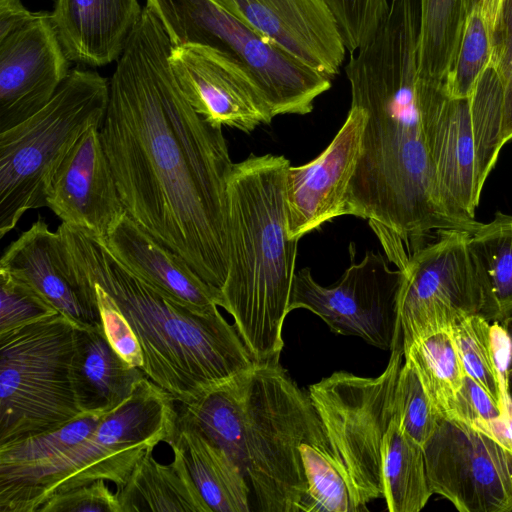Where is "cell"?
Returning <instances> with one entry per match:
<instances>
[{"label":"cell","instance_id":"6da1fadb","mask_svg":"<svg viewBox=\"0 0 512 512\" xmlns=\"http://www.w3.org/2000/svg\"><path fill=\"white\" fill-rule=\"evenodd\" d=\"M171 48L145 6L109 81L101 141L127 214L220 289L229 268L234 163L222 128L198 114L179 88Z\"/></svg>","mask_w":512,"mask_h":512},{"label":"cell","instance_id":"7a4b0ae2","mask_svg":"<svg viewBox=\"0 0 512 512\" xmlns=\"http://www.w3.org/2000/svg\"><path fill=\"white\" fill-rule=\"evenodd\" d=\"M419 32V0H389L378 28L345 65L351 106L363 111L365 126L343 213L368 220L408 258L443 232H472L437 186L428 127L445 86L419 76Z\"/></svg>","mask_w":512,"mask_h":512},{"label":"cell","instance_id":"3957f363","mask_svg":"<svg viewBox=\"0 0 512 512\" xmlns=\"http://www.w3.org/2000/svg\"><path fill=\"white\" fill-rule=\"evenodd\" d=\"M57 232L75 286L97 284L112 297L138 338L141 370L177 402H194L255 364L218 307L200 314L175 302L131 272L88 229L62 223Z\"/></svg>","mask_w":512,"mask_h":512},{"label":"cell","instance_id":"277c9868","mask_svg":"<svg viewBox=\"0 0 512 512\" xmlns=\"http://www.w3.org/2000/svg\"><path fill=\"white\" fill-rule=\"evenodd\" d=\"M177 410L233 459L257 510L301 511L307 483L300 446L324 434L308 393L279 360L255 362Z\"/></svg>","mask_w":512,"mask_h":512},{"label":"cell","instance_id":"5b68a950","mask_svg":"<svg viewBox=\"0 0 512 512\" xmlns=\"http://www.w3.org/2000/svg\"><path fill=\"white\" fill-rule=\"evenodd\" d=\"M283 155L251 154L228 183L229 268L220 304L256 362L279 360L298 241L288 237Z\"/></svg>","mask_w":512,"mask_h":512},{"label":"cell","instance_id":"8992f818","mask_svg":"<svg viewBox=\"0 0 512 512\" xmlns=\"http://www.w3.org/2000/svg\"><path fill=\"white\" fill-rule=\"evenodd\" d=\"M175 402L144 377L82 442L48 460L0 466V512H37L54 494L99 479L122 487L144 454L174 438Z\"/></svg>","mask_w":512,"mask_h":512},{"label":"cell","instance_id":"52a82bcc","mask_svg":"<svg viewBox=\"0 0 512 512\" xmlns=\"http://www.w3.org/2000/svg\"><path fill=\"white\" fill-rule=\"evenodd\" d=\"M108 100L109 81L76 67L43 108L0 132V238L46 206L59 165L88 129L101 127Z\"/></svg>","mask_w":512,"mask_h":512},{"label":"cell","instance_id":"ba28073f","mask_svg":"<svg viewBox=\"0 0 512 512\" xmlns=\"http://www.w3.org/2000/svg\"><path fill=\"white\" fill-rule=\"evenodd\" d=\"M79 328L58 313L0 333V445L87 414L74 382Z\"/></svg>","mask_w":512,"mask_h":512},{"label":"cell","instance_id":"9c48e42d","mask_svg":"<svg viewBox=\"0 0 512 512\" xmlns=\"http://www.w3.org/2000/svg\"><path fill=\"white\" fill-rule=\"evenodd\" d=\"M377 377L337 371L309 387L331 458L344 474L360 512L384 498L383 443L395 416V389L404 357L402 336Z\"/></svg>","mask_w":512,"mask_h":512},{"label":"cell","instance_id":"30bf717a","mask_svg":"<svg viewBox=\"0 0 512 512\" xmlns=\"http://www.w3.org/2000/svg\"><path fill=\"white\" fill-rule=\"evenodd\" d=\"M172 46L194 43L217 48L254 77L273 117L306 115L331 88L332 79L266 40L212 0H146Z\"/></svg>","mask_w":512,"mask_h":512},{"label":"cell","instance_id":"8fae6325","mask_svg":"<svg viewBox=\"0 0 512 512\" xmlns=\"http://www.w3.org/2000/svg\"><path fill=\"white\" fill-rule=\"evenodd\" d=\"M503 92L490 63L468 98L446 91L431 114L428 144L439 193L447 209L474 230L483 185L503 147Z\"/></svg>","mask_w":512,"mask_h":512},{"label":"cell","instance_id":"7c38bea8","mask_svg":"<svg viewBox=\"0 0 512 512\" xmlns=\"http://www.w3.org/2000/svg\"><path fill=\"white\" fill-rule=\"evenodd\" d=\"M423 452L433 494L460 512H511L512 429L439 417Z\"/></svg>","mask_w":512,"mask_h":512},{"label":"cell","instance_id":"4fadbf2b","mask_svg":"<svg viewBox=\"0 0 512 512\" xmlns=\"http://www.w3.org/2000/svg\"><path fill=\"white\" fill-rule=\"evenodd\" d=\"M401 271L391 269L383 255L366 252L351 261L332 286L316 282L310 268L295 273L289 312L304 308L319 316L336 334L356 336L391 350L401 335L398 297Z\"/></svg>","mask_w":512,"mask_h":512},{"label":"cell","instance_id":"5bb4252c","mask_svg":"<svg viewBox=\"0 0 512 512\" xmlns=\"http://www.w3.org/2000/svg\"><path fill=\"white\" fill-rule=\"evenodd\" d=\"M470 232L450 230L414 252L399 269L403 349L420 335L480 314L482 294L468 251Z\"/></svg>","mask_w":512,"mask_h":512},{"label":"cell","instance_id":"9a60e30c","mask_svg":"<svg viewBox=\"0 0 512 512\" xmlns=\"http://www.w3.org/2000/svg\"><path fill=\"white\" fill-rule=\"evenodd\" d=\"M169 64L179 88L194 110L216 127L252 132L274 118L249 70L211 46H172Z\"/></svg>","mask_w":512,"mask_h":512},{"label":"cell","instance_id":"2e32d148","mask_svg":"<svg viewBox=\"0 0 512 512\" xmlns=\"http://www.w3.org/2000/svg\"><path fill=\"white\" fill-rule=\"evenodd\" d=\"M69 61L50 12H37L0 39V132L53 98L70 72Z\"/></svg>","mask_w":512,"mask_h":512},{"label":"cell","instance_id":"e0dca14e","mask_svg":"<svg viewBox=\"0 0 512 512\" xmlns=\"http://www.w3.org/2000/svg\"><path fill=\"white\" fill-rule=\"evenodd\" d=\"M308 67L333 79L347 49L324 0H212Z\"/></svg>","mask_w":512,"mask_h":512},{"label":"cell","instance_id":"ac0fdd59","mask_svg":"<svg viewBox=\"0 0 512 512\" xmlns=\"http://www.w3.org/2000/svg\"><path fill=\"white\" fill-rule=\"evenodd\" d=\"M365 115L350 106L330 144L312 161L289 166L285 176L288 237L300 240L344 215L348 185L360 155Z\"/></svg>","mask_w":512,"mask_h":512},{"label":"cell","instance_id":"d6986e66","mask_svg":"<svg viewBox=\"0 0 512 512\" xmlns=\"http://www.w3.org/2000/svg\"><path fill=\"white\" fill-rule=\"evenodd\" d=\"M46 206L62 223L88 229L103 239L126 213L100 126L88 129L67 153L50 184Z\"/></svg>","mask_w":512,"mask_h":512},{"label":"cell","instance_id":"ffe728a7","mask_svg":"<svg viewBox=\"0 0 512 512\" xmlns=\"http://www.w3.org/2000/svg\"><path fill=\"white\" fill-rule=\"evenodd\" d=\"M131 272L165 296L200 314L220 304V289L204 281L179 254L162 244L127 212L104 239Z\"/></svg>","mask_w":512,"mask_h":512},{"label":"cell","instance_id":"44dd1931","mask_svg":"<svg viewBox=\"0 0 512 512\" xmlns=\"http://www.w3.org/2000/svg\"><path fill=\"white\" fill-rule=\"evenodd\" d=\"M142 13L138 0H55L50 15L70 61L101 67L121 57Z\"/></svg>","mask_w":512,"mask_h":512},{"label":"cell","instance_id":"7402d4cb","mask_svg":"<svg viewBox=\"0 0 512 512\" xmlns=\"http://www.w3.org/2000/svg\"><path fill=\"white\" fill-rule=\"evenodd\" d=\"M0 270L26 281L80 327L101 323L73 283L59 233L38 219L5 250Z\"/></svg>","mask_w":512,"mask_h":512},{"label":"cell","instance_id":"603a6c76","mask_svg":"<svg viewBox=\"0 0 512 512\" xmlns=\"http://www.w3.org/2000/svg\"><path fill=\"white\" fill-rule=\"evenodd\" d=\"M147 377L127 364L108 342L102 323L78 329L74 382L84 413L109 412L121 405Z\"/></svg>","mask_w":512,"mask_h":512},{"label":"cell","instance_id":"cb8c5ba5","mask_svg":"<svg viewBox=\"0 0 512 512\" xmlns=\"http://www.w3.org/2000/svg\"><path fill=\"white\" fill-rule=\"evenodd\" d=\"M177 446L192 479L212 512H250L251 489L233 459L178 413Z\"/></svg>","mask_w":512,"mask_h":512},{"label":"cell","instance_id":"d4e9b609","mask_svg":"<svg viewBox=\"0 0 512 512\" xmlns=\"http://www.w3.org/2000/svg\"><path fill=\"white\" fill-rule=\"evenodd\" d=\"M170 447L171 463H159L150 450L136 463L126 483L116 489L121 512H212L181 450Z\"/></svg>","mask_w":512,"mask_h":512},{"label":"cell","instance_id":"484cf974","mask_svg":"<svg viewBox=\"0 0 512 512\" xmlns=\"http://www.w3.org/2000/svg\"><path fill=\"white\" fill-rule=\"evenodd\" d=\"M469 255L482 294L480 315L499 322L512 313V215L496 212L468 238Z\"/></svg>","mask_w":512,"mask_h":512},{"label":"cell","instance_id":"4316f807","mask_svg":"<svg viewBox=\"0 0 512 512\" xmlns=\"http://www.w3.org/2000/svg\"><path fill=\"white\" fill-rule=\"evenodd\" d=\"M419 5V76L442 87L455 59L471 0H419Z\"/></svg>","mask_w":512,"mask_h":512},{"label":"cell","instance_id":"83f0119b","mask_svg":"<svg viewBox=\"0 0 512 512\" xmlns=\"http://www.w3.org/2000/svg\"><path fill=\"white\" fill-rule=\"evenodd\" d=\"M384 499L390 512H418L433 491L423 447L393 418L383 443Z\"/></svg>","mask_w":512,"mask_h":512},{"label":"cell","instance_id":"f1b7e54d","mask_svg":"<svg viewBox=\"0 0 512 512\" xmlns=\"http://www.w3.org/2000/svg\"><path fill=\"white\" fill-rule=\"evenodd\" d=\"M452 326L426 332L403 349L440 417L448 415L466 375Z\"/></svg>","mask_w":512,"mask_h":512},{"label":"cell","instance_id":"f546056e","mask_svg":"<svg viewBox=\"0 0 512 512\" xmlns=\"http://www.w3.org/2000/svg\"><path fill=\"white\" fill-rule=\"evenodd\" d=\"M452 330L466 374L509 413L510 400L496 345V326H491L480 314H469L459 317Z\"/></svg>","mask_w":512,"mask_h":512},{"label":"cell","instance_id":"4dcf8cb0","mask_svg":"<svg viewBox=\"0 0 512 512\" xmlns=\"http://www.w3.org/2000/svg\"><path fill=\"white\" fill-rule=\"evenodd\" d=\"M307 491L302 512H360L344 474L330 456L325 440L300 446Z\"/></svg>","mask_w":512,"mask_h":512},{"label":"cell","instance_id":"1f68e13d","mask_svg":"<svg viewBox=\"0 0 512 512\" xmlns=\"http://www.w3.org/2000/svg\"><path fill=\"white\" fill-rule=\"evenodd\" d=\"M492 58V29L481 7L468 14L461 41L446 77L445 91L452 98H468Z\"/></svg>","mask_w":512,"mask_h":512},{"label":"cell","instance_id":"d6a6232c","mask_svg":"<svg viewBox=\"0 0 512 512\" xmlns=\"http://www.w3.org/2000/svg\"><path fill=\"white\" fill-rule=\"evenodd\" d=\"M107 413H87L54 431L0 445V466L33 464L56 457L87 438Z\"/></svg>","mask_w":512,"mask_h":512},{"label":"cell","instance_id":"836d02e7","mask_svg":"<svg viewBox=\"0 0 512 512\" xmlns=\"http://www.w3.org/2000/svg\"><path fill=\"white\" fill-rule=\"evenodd\" d=\"M395 418L422 447L433 434L439 414L410 362L404 359L395 389Z\"/></svg>","mask_w":512,"mask_h":512},{"label":"cell","instance_id":"e575fe53","mask_svg":"<svg viewBox=\"0 0 512 512\" xmlns=\"http://www.w3.org/2000/svg\"><path fill=\"white\" fill-rule=\"evenodd\" d=\"M58 313L32 285L0 270V333Z\"/></svg>","mask_w":512,"mask_h":512},{"label":"cell","instance_id":"d590c367","mask_svg":"<svg viewBox=\"0 0 512 512\" xmlns=\"http://www.w3.org/2000/svg\"><path fill=\"white\" fill-rule=\"evenodd\" d=\"M324 1L338 22L349 54L369 40L385 17L389 6V0Z\"/></svg>","mask_w":512,"mask_h":512},{"label":"cell","instance_id":"8d00e7d4","mask_svg":"<svg viewBox=\"0 0 512 512\" xmlns=\"http://www.w3.org/2000/svg\"><path fill=\"white\" fill-rule=\"evenodd\" d=\"M446 418L488 430L512 427L509 413L467 374Z\"/></svg>","mask_w":512,"mask_h":512},{"label":"cell","instance_id":"74e56055","mask_svg":"<svg viewBox=\"0 0 512 512\" xmlns=\"http://www.w3.org/2000/svg\"><path fill=\"white\" fill-rule=\"evenodd\" d=\"M491 64L496 69L503 92L501 137L512 140V0H502L492 32Z\"/></svg>","mask_w":512,"mask_h":512},{"label":"cell","instance_id":"f35d334b","mask_svg":"<svg viewBox=\"0 0 512 512\" xmlns=\"http://www.w3.org/2000/svg\"><path fill=\"white\" fill-rule=\"evenodd\" d=\"M77 288L81 297L84 288H94L101 323L108 342L127 364L141 369L143 356L138 338L112 297L97 284L82 283L78 284Z\"/></svg>","mask_w":512,"mask_h":512},{"label":"cell","instance_id":"ab89813d","mask_svg":"<svg viewBox=\"0 0 512 512\" xmlns=\"http://www.w3.org/2000/svg\"><path fill=\"white\" fill-rule=\"evenodd\" d=\"M37 512H121V506L116 491L99 479L54 494Z\"/></svg>","mask_w":512,"mask_h":512},{"label":"cell","instance_id":"60d3db41","mask_svg":"<svg viewBox=\"0 0 512 512\" xmlns=\"http://www.w3.org/2000/svg\"><path fill=\"white\" fill-rule=\"evenodd\" d=\"M36 13L28 10L21 0H0V39L25 25Z\"/></svg>","mask_w":512,"mask_h":512},{"label":"cell","instance_id":"b9f144b4","mask_svg":"<svg viewBox=\"0 0 512 512\" xmlns=\"http://www.w3.org/2000/svg\"><path fill=\"white\" fill-rule=\"evenodd\" d=\"M498 323L508 343V361L505 368V380L507 396L510 402H512V313L505 316Z\"/></svg>","mask_w":512,"mask_h":512},{"label":"cell","instance_id":"7bdbcfd3","mask_svg":"<svg viewBox=\"0 0 512 512\" xmlns=\"http://www.w3.org/2000/svg\"><path fill=\"white\" fill-rule=\"evenodd\" d=\"M501 1L502 0H488L487 1L485 15H486V18H487L490 26H491L492 32H493V28H494V25H495V22H496V19H497L499 10H500Z\"/></svg>","mask_w":512,"mask_h":512},{"label":"cell","instance_id":"ee69618b","mask_svg":"<svg viewBox=\"0 0 512 512\" xmlns=\"http://www.w3.org/2000/svg\"><path fill=\"white\" fill-rule=\"evenodd\" d=\"M488 0H471V10L474 7H481L485 13ZM470 10V11H471Z\"/></svg>","mask_w":512,"mask_h":512},{"label":"cell","instance_id":"f6af8a7d","mask_svg":"<svg viewBox=\"0 0 512 512\" xmlns=\"http://www.w3.org/2000/svg\"><path fill=\"white\" fill-rule=\"evenodd\" d=\"M511 512H512V509H511Z\"/></svg>","mask_w":512,"mask_h":512}]
</instances>
